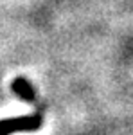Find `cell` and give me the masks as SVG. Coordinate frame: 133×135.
<instances>
[{"mask_svg":"<svg viewBox=\"0 0 133 135\" xmlns=\"http://www.w3.org/2000/svg\"><path fill=\"white\" fill-rule=\"evenodd\" d=\"M41 123H43V117L40 114L0 119V135H13V133H22V132H36V130L41 128Z\"/></svg>","mask_w":133,"mask_h":135,"instance_id":"6da1fadb","label":"cell"},{"mask_svg":"<svg viewBox=\"0 0 133 135\" xmlns=\"http://www.w3.org/2000/svg\"><path fill=\"white\" fill-rule=\"evenodd\" d=\"M11 90H13V94H16L20 99L27 101V103H34V101H36V90H34V86L29 83V79H25V78H16V79H13Z\"/></svg>","mask_w":133,"mask_h":135,"instance_id":"7a4b0ae2","label":"cell"}]
</instances>
